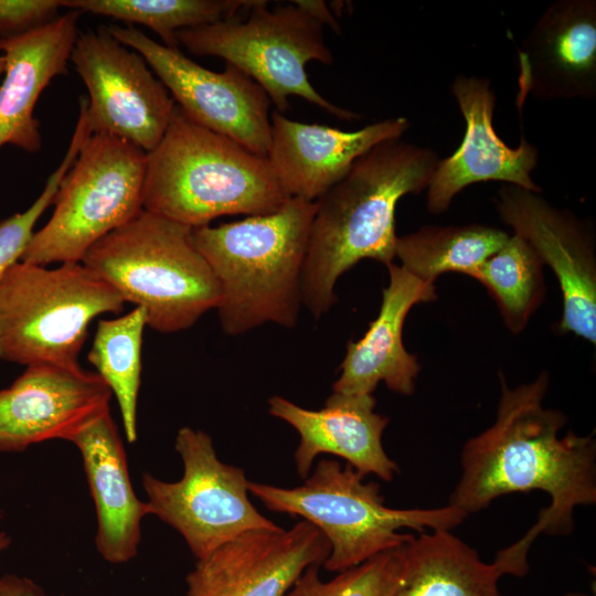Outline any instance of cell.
I'll return each instance as SVG.
<instances>
[{"mask_svg":"<svg viewBox=\"0 0 596 596\" xmlns=\"http://www.w3.org/2000/svg\"><path fill=\"white\" fill-rule=\"evenodd\" d=\"M1 517H2V512H1V510H0V519H1Z\"/></svg>","mask_w":596,"mask_h":596,"instance_id":"obj_36","label":"cell"},{"mask_svg":"<svg viewBox=\"0 0 596 596\" xmlns=\"http://www.w3.org/2000/svg\"><path fill=\"white\" fill-rule=\"evenodd\" d=\"M121 296L82 263L49 269L22 260L0 281V359L78 364L88 326L124 309Z\"/></svg>","mask_w":596,"mask_h":596,"instance_id":"obj_7","label":"cell"},{"mask_svg":"<svg viewBox=\"0 0 596 596\" xmlns=\"http://www.w3.org/2000/svg\"><path fill=\"white\" fill-rule=\"evenodd\" d=\"M502 221L555 274L563 299L557 331L596 342V258L590 226L525 189L504 184L496 201Z\"/></svg>","mask_w":596,"mask_h":596,"instance_id":"obj_13","label":"cell"},{"mask_svg":"<svg viewBox=\"0 0 596 596\" xmlns=\"http://www.w3.org/2000/svg\"><path fill=\"white\" fill-rule=\"evenodd\" d=\"M387 268L390 281L383 289L379 315L361 339L348 343L333 392L371 395L380 382L402 395L415 391L421 365L403 344V326L413 306L433 301L437 295L434 284L402 266L391 263Z\"/></svg>","mask_w":596,"mask_h":596,"instance_id":"obj_20","label":"cell"},{"mask_svg":"<svg viewBox=\"0 0 596 596\" xmlns=\"http://www.w3.org/2000/svg\"><path fill=\"white\" fill-rule=\"evenodd\" d=\"M6 72V60L3 55H0V84H1V76L4 75Z\"/></svg>","mask_w":596,"mask_h":596,"instance_id":"obj_34","label":"cell"},{"mask_svg":"<svg viewBox=\"0 0 596 596\" xmlns=\"http://www.w3.org/2000/svg\"><path fill=\"white\" fill-rule=\"evenodd\" d=\"M147 327L141 307L128 313L98 321L88 362L115 395L126 438L137 440V404L141 381L142 334Z\"/></svg>","mask_w":596,"mask_h":596,"instance_id":"obj_25","label":"cell"},{"mask_svg":"<svg viewBox=\"0 0 596 596\" xmlns=\"http://www.w3.org/2000/svg\"><path fill=\"white\" fill-rule=\"evenodd\" d=\"M509 236L500 228L480 224L423 226L397 237L395 257L414 276L434 284L449 272L470 276Z\"/></svg>","mask_w":596,"mask_h":596,"instance_id":"obj_24","label":"cell"},{"mask_svg":"<svg viewBox=\"0 0 596 596\" xmlns=\"http://www.w3.org/2000/svg\"><path fill=\"white\" fill-rule=\"evenodd\" d=\"M466 123L457 150L439 159L427 190V209L435 214L448 209L456 194L479 182L501 181L540 194L532 178L539 149L524 137L517 148L508 146L496 132L492 120L496 93L486 77L459 74L450 84Z\"/></svg>","mask_w":596,"mask_h":596,"instance_id":"obj_16","label":"cell"},{"mask_svg":"<svg viewBox=\"0 0 596 596\" xmlns=\"http://www.w3.org/2000/svg\"><path fill=\"white\" fill-rule=\"evenodd\" d=\"M174 448L183 462L181 479L146 472L142 488L150 514L179 532L196 560L244 533L280 529L253 505L244 470L222 462L206 433L184 426Z\"/></svg>","mask_w":596,"mask_h":596,"instance_id":"obj_10","label":"cell"},{"mask_svg":"<svg viewBox=\"0 0 596 596\" xmlns=\"http://www.w3.org/2000/svg\"><path fill=\"white\" fill-rule=\"evenodd\" d=\"M161 333L192 327L219 306L221 289L192 227L146 210L97 241L81 262Z\"/></svg>","mask_w":596,"mask_h":596,"instance_id":"obj_5","label":"cell"},{"mask_svg":"<svg viewBox=\"0 0 596 596\" xmlns=\"http://www.w3.org/2000/svg\"><path fill=\"white\" fill-rule=\"evenodd\" d=\"M565 596H588V595L583 594V593H574V592H572V593H567Z\"/></svg>","mask_w":596,"mask_h":596,"instance_id":"obj_35","label":"cell"},{"mask_svg":"<svg viewBox=\"0 0 596 596\" xmlns=\"http://www.w3.org/2000/svg\"><path fill=\"white\" fill-rule=\"evenodd\" d=\"M363 476L347 464L320 459L296 488L248 481V492L278 513L300 517L315 525L328 540L327 571L339 573L372 556L403 546L414 534L398 532L408 528L418 533L453 530L467 513L447 504L436 509H393L384 504L379 483L363 482Z\"/></svg>","mask_w":596,"mask_h":596,"instance_id":"obj_6","label":"cell"},{"mask_svg":"<svg viewBox=\"0 0 596 596\" xmlns=\"http://www.w3.org/2000/svg\"><path fill=\"white\" fill-rule=\"evenodd\" d=\"M255 0H62V7L148 26L168 47L179 49L180 30L237 17Z\"/></svg>","mask_w":596,"mask_h":596,"instance_id":"obj_26","label":"cell"},{"mask_svg":"<svg viewBox=\"0 0 596 596\" xmlns=\"http://www.w3.org/2000/svg\"><path fill=\"white\" fill-rule=\"evenodd\" d=\"M0 596H45L34 581L12 574L0 576Z\"/></svg>","mask_w":596,"mask_h":596,"instance_id":"obj_31","label":"cell"},{"mask_svg":"<svg viewBox=\"0 0 596 596\" xmlns=\"http://www.w3.org/2000/svg\"><path fill=\"white\" fill-rule=\"evenodd\" d=\"M501 396L494 424L470 438L461 451L462 473L448 504L467 514L492 500L515 492L542 490L551 503L514 544L502 549L493 563L502 575H526L531 544L541 533L567 535L574 509L596 503V440L594 435L568 432L560 437L566 416L543 407L549 375L510 389L500 374Z\"/></svg>","mask_w":596,"mask_h":596,"instance_id":"obj_1","label":"cell"},{"mask_svg":"<svg viewBox=\"0 0 596 596\" xmlns=\"http://www.w3.org/2000/svg\"><path fill=\"white\" fill-rule=\"evenodd\" d=\"M287 199L266 157L196 124L177 105L147 152L143 210L192 228L223 215L272 213Z\"/></svg>","mask_w":596,"mask_h":596,"instance_id":"obj_4","label":"cell"},{"mask_svg":"<svg viewBox=\"0 0 596 596\" xmlns=\"http://www.w3.org/2000/svg\"><path fill=\"white\" fill-rule=\"evenodd\" d=\"M267 160L289 198L316 202L376 145L401 138L406 117H393L355 131L292 120L274 110Z\"/></svg>","mask_w":596,"mask_h":596,"instance_id":"obj_18","label":"cell"},{"mask_svg":"<svg viewBox=\"0 0 596 596\" xmlns=\"http://www.w3.org/2000/svg\"><path fill=\"white\" fill-rule=\"evenodd\" d=\"M62 0H0V39L24 35L52 21Z\"/></svg>","mask_w":596,"mask_h":596,"instance_id":"obj_30","label":"cell"},{"mask_svg":"<svg viewBox=\"0 0 596 596\" xmlns=\"http://www.w3.org/2000/svg\"><path fill=\"white\" fill-rule=\"evenodd\" d=\"M92 135L87 116L79 111L77 123L63 160L50 175L40 196L22 213L0 222V281L4 273L21 259L33 235L39 217L53 204L54 196L65 173L75 161L82 146Z\"/></svg>","mask_w":596,"mask_h":596,"instance_id":"obj_29","label":"cell"},{"mask_svg":"<svg viewBox=\"0 0 596 596\" xmlns=\"http://www.w3.org/2000/svg\"><path fill=\"white\" fill-rule=\"evenodd\" d=\"M438 161L428 147L386 140L316 201L302 276V302L315 318L336 304L339 277L360 260L393 263L397 203L428 188Z\"/></svg>","mask_w":596,"mask_h":596,"instance_id":"obj_2","label":"cell"},{"mask_svg":"<svg viewBox=\"0 0 596 596\" xmlns=\"http://www.w3.org/2000/svg\"><path fill=\"white\" fill-rule=\"evenodd\" d=\"M502 576L449 530L423 532L406 545V567L393 596H502Z\"/></svg>","mask_w":596,"mask_h":596,"instance_id":"obj_23","label":"cell"},{"mask_svg":"<svg viewBox=\"0 0 596 596\" xmlns=\"http://www.w3.org/2000/svg\"><path fill=\"white\" fill-rule=\"evenodd\" d=\"M71 443L81 453L95 503L96 549L111 564L129 562L138 554L141 521L150 511L147 501L134 491L125 448L110 411L78 432Z\"/></svg>","mask_w":596,"mask_h":596,"instance_id":"obj_22","label":"cell"},{"mask_svg":"<svg viewBox=\"0 0 596 596\" xmlns=\"http://www.w3.org/2000/svg\"><path fill=\"white\" fill-rule=\"evenodd\" d=\"M106 30L138 52L163 83L175 105L196 124L266 157L270 143V99L249 76L226 64L213 72L134 26Z\"/></svg>","mask_w":596,"mask_h":596,"instance_id":"obj_11","label":"cell"},{"mask_svg":"<svg viewBox=\"0 0 596 596\" xmlns=\"http://www.w3.org/2000/svg\"><path fill=\"white\" fill-rule=\"evenodd\" d=\"M295 4L304 9L319 22L324 25H328L336 32L340 31L339 23L337 22L333 13L329 9L328 4L321 0H295Z\"/></svg>","mask_w":596,"mask_h":596,"instance_id":"obj_32","label":"cell"},{"mask_svg":"<svg viewBox=\"0 0 596 596\" xmlns=\"http://www.w3.org/2000/svg\"><path fill=\"white\" fill-rule=\"evenodd\" d=\"M406 545L376 554L330 581L320 578V565H310L284 596H393L404 576Z\"/></svg>","mask_w":596,"mask_h":596,"instance_id":"obj_28","label":"cell"},{"mask_svg":"<svg viewBox=\"0 0 596 596\" xmlns=\"http://www.w3.org/2000/svg\"><path fill=\"white\" fill-rule=\"evenodd\" d=\"M146 162L147 152L130 141L92 134L61 181L50 220L20 260L81 263L91 246L143 210Z\"/></svg>","mask_w":596,"mask_h":596,"instance_id":"obj_9","label":"cell"},{"mask_svg":"<svg viewBox=\"0 0 596 596\" xmlns=\"http://www.w3.org/2000/svg\"><path fill=\"white\" fill-rule=\"evenodd\" d=\"M330 544L311 523L242 534L187 575L188 596H284L310 565H323Z\"/></svg>","mask_w":596,"mask_h":596,"instance_id":"obj_15","label":"cell"},{"mask_svg":"<svg viewBox=\"0 0 596 596\" xmlns=\"http://www.w3.org/2000/svg\"><path fill=\"white\" fill-rule=\"evenodd\" d=\"M542 269L543 262L534 248L523 237L513 234L470 276L491 294L507 327L519 333L543 298Z\"/></svg>","mask_w":596,"mask_h":596,"instance_id":"obj_27","label":"cell"},{"mask_svg":"<svg viewBox=\"0 0 596 596\" xmlns=\"http://www.w3.org/2000/svg\"><path fill=\"white\" fill-rule=\"evenodd\" d=\"M518 106L596 97V1L556 0L518 49Z\"/></svg>","mask_w":596,"mask_h":596,"instance_id":"obj_17","label":"cell"},{"mask_svg":"<svg viewBox=\"0 0 596 596\" xmlns=\"http://www.w3.org/2000/svg\"><path fill=\"white\" fill-rule=\"evenodd\" d=\"M81 13L71 10L24 35L0 39L6 60L0 84V147L9 143L28 152L40 150L42 137L34 106L54 77L68 73Z\"/></svg>","mask_w":596,"mask_h":596,"instance_id":"obj_21","label":"cell"},{"mask_svg":"<svg viewBox=\"0 0 596 596\" xmlns=\"http://www.w3.org/2000/svg\"><path fill=\"white\" fill-rule=\"evenodd\" d=\"M267 3L255 0L244 21L237 15L180 30L178 43L194 55L221 57L245 73L281 114L289 108L288 98L298 96L339 119L360 118L327 100L308 79V62L330 64L333 60L324 42L323 24L292 1L273 9Z\"/></svg>","mask_w":596,"mask_h":596,"instance_id":"obj_8","label":"cell"},{"mask_svg":"<svg viewBox=\"0 0 596 596\" xmlns=\"http://www.w3.org/2000/svg\"><path fill=\"white\" fill-rule=\"evenodd\" d=\"M375 403L372 394L333 392L321 409L312 411L274 395L268 400V412L299 435L294 457L300 478L309 476L320 454H331L345 459L363 477L373 473L384 481H392L398 466L382 445L389 418L374 411Z\"/></svg>","mask_w":596,"mask_h":596,"instance_id":"obj_19","label":"cell"},{"mask_svg":"<svg viewBox=\"0 0 596 596\" xmlns=\"http://www.w3.org/2000/svg\"><path fill=\"white\" fill-rule=\"evenodd\" d=\"M71 62L88 92L92 132L151 151L163 137L175 103L145 58L102 25L79 32Z\"/></svg>","mask_w":596,"mask_h":596,"instance_id":"obj_12","label":"cell"},{"mask_svg":"<svg viewBox=\"0 0 596 596\" xmlns=\"http://www.w3.org/2000/svg\"><path fill=\"white\" fill-rule=\"evenodd\" d=\"M11 538L6 532H0V553L9 547Z\"/></svg>","mask_w":596,"mask_h":596,"instance_id":"obj_33","label":"cell"},{"mask_svg":"<svg viewBox=\"0 0 596 596\" xmlns=\"http://www.w3.org/2000/svg\"><path fill=\"white\" fill-rule=\"evenodd\" d=\"M111 391L79 364L36 363L0 390V453L23 451L52 439H71L110 411Z\"/></svg>","mask_w":596,"mask_h":596,"instance_id":"obj_14","label":"cell"},{"mask_svg":"<svg viewBox=\"0 0 596 596\" xmlns=\"http://www.w3.org/2000/svg\"><path fill=\"white\" fill-rule=\"evenodd\" d=\"M316 202L289 198L276 211L192 228L221 289L216 307L230 336L273 322L296 326Z\"/></svg>","mask_w":596,"mask_h":596,"instance_id":"obj_3","label":"cell"}]
</instances>
